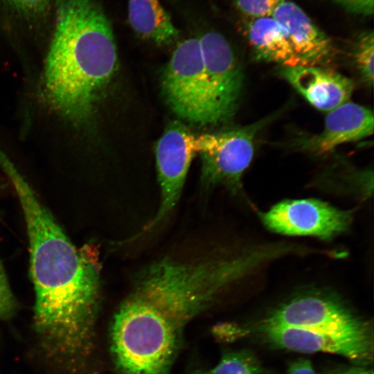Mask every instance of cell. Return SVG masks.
I'll list each match as a JSON object with an SVG mask.
<instances>
[{"label": "cell", "mask_w": 374, "mask_h": 374, "mask_svg": "<svg viewBox=\"0 0 374 374\" xmlns=\"http://www.w3.org/2000/svg\"><path fill=\"white\" fill-rule=\"evenodd\" d=\"M271 258L262 245L194 261L165 258L142 269L111 325L110 351L119 373L168 374L187 324Z\"/></svg>", "instance_id": "cell-1"}, {"label": "cell", "mask_w": 374, "mask_h": 374, "mask_svg": "<svg viewBox=\"0 0 374 374\" xmlns=\"http://www.w3.org/2000/svg\"><path fill=\"white\" fill-rule=\"evenodd\" d=\"M6 169L26 224L38 347L59 374H84L100 303L97 249L77 248L31 187L12 168Z\"/></svg>", "instance_id": "cell-2"}, {"label": "cell", "mask_w": 374, "mask_h": 374, "mask_svg": "<svg viewBox=\"0 0 374 374\" xmlns=\"http://www.w3.org/2000/svg\"><path fill=\"white\" fill-rule=\"evenodd\" d=\"M55 8L47 94L65 118L85 123L117 68L113 30L98 0H55Z\"/></svg>", "instance_id": "cell-3"}, {"label": "cell", "mask_w": 374, "mask_h": 374, "mask_svg": "<svg viewBox=\"0 0 374 374\" xmlns=\"http://www.w3.org/2000/svg\"><path fill=\"white\" fill-rule=\"evenodd\" d=\"M161 87L179 118L201 126L216 125L199 38L177 45L162 72Z\"/></svg>", "instance_id": "cell-4"}, {"label": "cell", "mask_w": 374, "mask_h": 374, "mask_svg": "<svg viewBox=\"0 0 374 374\" xmlns=\"http://www.w3.org/2000/svg\"><path fill=\"white\" fill-rule=\"evenodd\" d=\"M276 116L224 132L195 135V149L201 157L204 185L224 186L233 194L240 193L243 174L253 157L256 136Z\"/></svg>", "instance_id": "cell-5"}, {"label": "cell", "mask_w": 374, "mask_h": 374, "mask_svg": "<svg viewBox=\"0 0 374 374\" xmlns=\"http://www.w3.org/2000/svg\"><path fill=\"white\" fill-rule=\"evenodd\" d=\"M335 334L373 333L371 324L339 298L323 292L300 294L279 305L260 323Z\"/></svg>", "instance_id": "cell-6"}, {"label": "cell", "mask_w": 374, "mask_h": 374, "mask_svg": "<svg viewBox=\"0 0 374 374\" xmlns=\"http://www.w3.org/2000/svg\"><path fill=\"white\" fill-rule=\"evenodd\" d=\"M259 217L264 226L274 233L328 240L350 228L353 211L317 199H286L259 213Z\"/></svg>", "instance_id": "cell-7"}, {"label": "cell", "mask_w": 374, "mask_h": 374, "mask_svg": "<svg viewBox=\"0 0 374 374\" xmlns=\"http://www.w3.org/2000/svg\"><path fill=\"white\" fill-rule=\"evenodd\" d=\"M195 135L182 122L175 121L166 128L155 147L161 204L154 217L135 239L157 227L177 204L185 183L195 149ZM132 238V239H133Z\"/></svg>", "instance_id": "cell-8"}, {"label": "cell", "mask_w": 374, "mask_h": 374, "mask_svg": "<svg viewBox=\"0 0 374 374\" xmlns=\"http://www.w3.org/2000/svg\"><path fill=\"white\" fill-rule=\"evenodd\" d=\"M215 124L229 121L238 109L243 87L241 66L220 33L209 31L199 37Z\"/></svg>", "instance_id": "cell-9"}, {"label": "cell", "mask_w": 374, "mask_h": 374, "mask_svg": "<svg viewBox=\"0 0 374 374\" xmlns=\"http://www.w3.org/2000/svg\"><path fill=\"white\" fill-rule=\"evenodd\" d=\"M257 330L265 341L279 348L305 353L322 352L337 354L362 366L373 361V333L335 334L262 323H260Z\"/></svg>", "instance_id": "cell-10"}, {"label": "cell", "mask_w": 374, "mask_h": 374, "mask_svg": "<svg viewBox=\"0 0 374 374\" xmlns=\"http://www.w3.org/2000/svg\"><path fill=\"white\" fill-rule=\"evenodd\" d=\"M373 113L359 104L346 102L328 112L323 130L317 134L294 139L289 146L303 152L320 156L339 145L357 141L373 134Z\"/></svg>", "instance_id": "cell-11"}, {"label": "cell", "mask_w": 374, "mask_h": 374, "mask_svg": "<svg viewBox=\"0 0 374 374\" xmlns=\"http://www.w3.org/2000/svg\"><path fill=\"white\" fill-rule=\"evenodd\" d=\"M278 74L314 107L330 112L348 102L353 82L329 66H280Z\"/></svg>", "instance_id": "cell-12"}, {"label": "cell", "mask_w": 374, "mask_h": 374, "mask_svg": "<svg viewBox=\"0 0 374 374\" xmlns=\"http://www.w3.org/2000/svg\"><path fill=\"white\" fill-rule=\"evenodd\" d=\"M287 30L293 49L303 65L328 66L335 57L330 38L297 5L285 1L273 16Z\"/></svg>", "instance_id": "cell-13"}, {"label": "cell", "mask_w": 374, "mask_h": 374, "mask_svg": "<svg viewBox=\"0 0 374 374\" xmlns=\"http://www.w3.org/2000/svg\"><path fill=\"white\" fill-rule=\"evenodd\" d=\"M245 33L257 60L280 66L303 65L293 49L287 30L273 17L252 19Z\"/></svg>", "instance_id": "cell-14"}, {"label": "cell", "mask_w": 374, "mask_h": 374, "mask_svg": "<svg viewBox=\"0 0 374 374\" xmlns=\"http://www.w3.org/2000/svg\"><path fill=\"white\" fill-rule=\"evenodd\" d=\"M128 19L139 36L158 45L178 38L179 30L159 0H128Z\"/></svg>", "instance_id": "cell-15"}, {"label": "cell", "mask_w": 374, "mask_h": 374, "mask_svg": "<svg viewBox=\"0 0 374 374\" xmlns=\"http://www.w3.org/2000/svg\"><path fill=\"white\" fill-rule=\"evenodd\" d=\"M206 374H269L250 350L226 353L219 363Z\"/></svg>", "instance_id": "cell-16"}, {"label": "cell", "mask_w": 374, "mask_h": 374, "mask_svg": "<svg viewBox=\"0 0 374 374\" xmlns=\"http://www.w3.org/2000/svg\"><path fill=\"white\" fill-rule=\"evenodd\" d=\"M352 59L363 82L373 84L374 35L373 30L361 34L353 49Z\"/></svg>", "instance_id": "cell-17"}, {"label": "cell", "mask_w": 374, "mask_h": 374, "mask_svg": "<svg viewBox=\"0 0 374 374\" xmlns=\"http://www.w3.org/2000/svg\"><path fill=\"white\" fill-rule=\"evenodd\" d=\"M53 0H0V3L21 19H42L48 14Z\"/></svg>", "instance_id": "cell-18"}, {"label": "cell", "mask_w": 374, "mask_h": 374, "mask_svg": "<svg viewBox=\"0 0 374 374\" xmlns=\"http://www.w3.org/2000/svg\"><path fill=\"white\" fill-rule=\"evenodd\" d=\"M286 0H234L236 8L253 19L272 17Z\"/></svg>", "instance_id": "cell-19"}, {"label": "cell", "mask_w": 374, "mask_h": 374, "mask_svg": "<svg viewBox=\"0 0 374 374\" xmlns=\"http://www.w3.org/2000/svg\"><path fill=\"white\" fill-rule=\"evenodd\" d=\"M18 304L14 296L0 260V320H7L14 316Z\"/></svg>", "instance_id": "cell-20"}, {"label": "cell", "mask_w": 374, "mask_h": 374, "mask_svg": "<svg viewBox=\"0 0 374 374\" xmlns=\"http://www.w3.org/2000/svg\"><path fill=\"white\" fill-rule=\"evenodd\" d=\"M347 10L362 15L373 12L374 0H335Z\"/></svg>", "instance_id": "cell-21"}, {"label": "cell", "mask_w": 374, "mask_h": 374, "mask_svg": "<svg viewBox=\"0 0 374 374\" xmlns=\"http://www.w3.org/2000/svg\"><path fill=\"white\" fill-rule=\"evenodd\" d=\"M287 374H317L310 360L300 358L292 362L287 371Z\"/></svg>", "instance_id": "cell-22"}, {"label": "cell", "mask_w": 374, "mask_h": 374, "mask_svg": "<svg viewBox=\"0 0 374 374\" xmlns=\"http://www.w3.org/2000/svg\"><path fill=\"white\" fill-rule=\"evenodd\" d=\"M326 374H373V371L372 369L359 365L337 368L329 371Z\"/></svg>", "instance_id": "cell-23"}, {"label": "cell", "mask_w": 374, "mask_h": 374, "mask_svg": "<svg viewBox=\"0 0 374 374\" xmlns=\"http://www.w3.org/2000/svg\"><path fill=\"white\" fill-rule=\"evenodd\" d=\"M195 374H206L204 373H195Z\"/></svg>", "instance_id": "cell-24"}]
</instances>
